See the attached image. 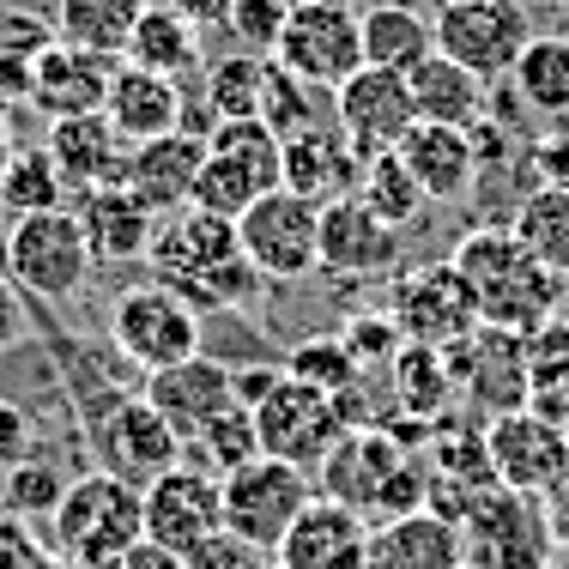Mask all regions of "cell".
Masks as SVG:
<instances>
[{
	"label": "cell",
	"mask_w": 569,
	"mask_h": 569,
	"mask_svg": "<svg viewBox=\"0 0 569 569\" xmlns=\"http://www.w3.org/2000/svg\"><path fill=\"white\" fill-rule=\"evenodd\" d=\"M449 261H455V273L467 279L485 328H509V333H527V340H533V333L558 316V297H563L558 273H546V267L521 249L515 230H503V224L467 230Z\"/></svg>",
	"instance_id": "6da1fadb"
},
{
	"label": "cell",
	"mask_w": 569,
	"mask_h": 569,
	"mask_svg": "<svg viewBox=\"0 0 569 569\" xmlns=\"http://www.w3.org/2000/svg\"><path fill=\"white\" fill-rule=\"evenodd\" d=\"M56 521V546L67 563H98V558H121L133 539H146V491L116 472L91 467L86 479L67 485Z\"/></svg>",
	"instance_id": "7a4b0ae2"
},
{
	"label": "cell",
	"mask_w": 569,
	"mask_h": 569,
	"mask_svg": "<svg viewBox=\"0 0 569 569\" xmlns=\"http://www.w3.org/2000/svg\"><path fill=\"white\" fill-rule=\"evenodd\" d=\"M7 279L37 303H67L79 297V284L91 279V242L79 230L73 207H49V212H24L7 230V254H0Z\"/></svg>",
	"instance_id": "3957f363"
},
{
	"label": "cell",
	"mask_w": 569,
	"mask_h": 569,
	"mask_svg": "<svg viewBox=\"0 0 569 569\" xmlns=\"http://www.w3.org/2000/svg\"><path fill=\"white\" fill-rule=\"evenodd\" d=\"M273 67L297 73L316 91H340L351 73L363 67V24L346 0H291L284 31L273 43Z\"/></svg>",
	"instance_id": "277c9868"
},
{
	"label": "cell",
	"mask_w": 569,
	"mask_h": 569,
	"mask_svg": "<svg viewBox=\"0 0 569 569\" xmlns=\"http://www.w3.org/2000/svg\"><path fill=\"white\" fill-rule=\"evenodd\" d=\"M110 340L128 363H140L146 376L170 370V363L200 351V309L188 297H176L170 284H133L110 303Z\"/></svg>",
	"instance_id": "5b68a950"
},
{
	"label": "cell",
	"mask_w": 569,
	"mask_h": 569,
	"mask_svg": "<svg viewBox=\"0 0 569 569\" xmlns=\"http://www.w3.org/2000/svg\"><path fill=\"white\" fill-rule=\"evenodd\" d=\"M219 491H224V533L249 539L254 551H267V558L279 551L284 527H291L297 515L309 509V497H316L309 491V472L291 467V460H273V455L224 472Z\"/></svg>",
	"instance_id": "8992f818"
},
{
	"label": "cell",
	"mask_w": 569,
	"mask_h": 569,
	"mask_svg": "<svg viewBox=\"0 0 569 569\" xmlns=\"http://www.w3.org/2000/svg\"><path fill=\"white\" fill-rule=\"evenodd\" d=\"M437 49L491 86V79H509V67L521 61V49L533 43V19H527L521 0H442L437 19Z\"/></svg>",
	"instance_id": "52a82bcc"
},
{
	"label": "cell",
	"mask_w": 569,
	"mask_h": 569,
	"mask_svg": "<svg viewBox=\"0 0 569 569\" xmlns=\"http://www.w3.org/2000/svg\"><path fill=\"white\" fill-rule=\"evenodd\" d=\"M182 449L188 442L176 437L170 418L146 395H121L91 418V455H98V467L128 479V485H140V491L152 479H164L170 467H182Z\"/></svg>",
	"instance_id": "ba28073f"
},
{
	"label": "cell",
	"mask_w": 569,
	"mask_h": 569,
	"mask_svg": "<svg viewBox=\"0 0 569 569\" xmlns=\"http://www.w3.org/2000/svg\"><path fill=\"white\" fill-rule=\"evenodd\" d=\"M346 430L351 425L340 412V395H328V388H316V382H297V376H284L273 395L254 406V437H261V455L291 460V467H303V472L321 467Z\"/></svg>",
	"instance_id": "9c48e42d"
},
{
	"label": "cell",
	"mask_w": 569,
	"mask_h": 569,
	"mask_svg": "<svg viewBox=\"0 0 569 569\" xmlns=\"http://www.w3.org/2000/svg\"><path fill=\"white\" fill-rule=\"evenodd\" d=\"M316 230H321L316 200L291 194V188H273V194H261L237 219V242L261 279L297 284V279L316 273Z\"/></svg>",
	"instance_id": "30bf717a"
},
{
	"label": "cell",
	"mask_w": 569,
	"mask_h": 569,
	"mask_svg": "<svg viewBox=\"0 0 569 569\" xmlns=\"http://www.w3.org/2000/svg\"><path fill=\"white\" fill-rule=\"evenodd\" d=\"M388 316H395L406 346H437V351H455L472 328H479V303H472L467 279L455 273V261L412 267V273L395 284Z\"/></svg>",
	"instance_id": "8fae6325"
},
{
	"label": "cell",
	"mask_w": 569,
	"mask_h": 569,
	"mask_svg": "<svg viewBox=\"0 0 569 569\" xmlns=\"http://www.w3.org/2000/svg\"><path fill=\"white\" fill-rule=\"evenodd\" d=\"M242 242H237V219H219V212H164L152 230V249H146V267H152L158 284H170L176 297H194L200 284L219 273L224 261H237Z\"/></svg>",
	"instance_id": "7c38bea8"
},
{
	"label": "cell",
	"mask_w": 569,
	"mask_h": 569,
	"mask_svg": "<svg viewBox=\"0 0 569 569\" xmlns=\"http://www.w3.org/2000/svg\"><path fill=\"white\" fill-rule=\"evenodd\" d=\"M212 533H224V491L207 467H170L164 479L146 485V539L170 551H194L207 546Z\"/></svg>",
	"instance_id": "4fadbf2b"
},
{
	"label": "cell",
	"mask_w": 569,
	"mask_h": 569,
	"mask_svg": "<svg viewBox=\"0 0 569 569\" xmlns=\"http://www.w3.org/2000/svg\"><path fill=\"white\" fill-rule=\"evenodd\" d=\"M485 460H491V472L503 479V491H551L558 479H569V442L563 430L551 425V418L539 412H503L491 418V437H485Z\"/></svg>",
	"instance_id": "5bb4252c"
},
{
	"label": "cell",
	"mask_w": 569,
	"mask_h": 569,
	"mask_svg": "<svg viewBox=\"0 0 569 569\" xmlns=\"http://www.w3.org/2000/svg\"><path fill=\"white\" fill-rule=\"evenodd\" d=\"M333 121L363 158L395 152L412 128V91H406V73H388V67H358L340 91H333Z\"/></svg>",
	"instance_id": "9a60e30c"
},
{
	"label": "cell",
	"mask_w": 569,
	"mask_h": 569,
	"mask_svg": "<svg viewBox=\"0 0 569 569\" xmlns=\"http://www.w3.org/2000/svg\"><path fill=\"white\" fill-rule=\"evenodd\" d=\"M449 363H455V382H467L472 400L491 406V418L521 412L527 395H533V351H527V333L485 328L479 321V328L449 351Z\"/></svg>",
	"instance_id": "2e32d148"
},
{
	"label": "cell",
	"mask_w": 569,
	"mask_h": 569,
	"mask_svg": "<svg viewBox=\"0 0 569 569\" xmlns=\"http://www.w3.org/2000/svg\"><path fill=\"white\" fill-rule=\"evenodd\" d=\"M412 467V460L400 455L395 437H382V430H346L340 442H333V455L321 460V479H328V497L346 509H376V515H395L400 497H395V479Z\"/></svg>",
	"instance_id": "e0dca14e"
},
{
	"label": "cell",
	"mask_w": 569,
	"mask_h": 569,
	"mask_svg": "<svg viewBox=\"0 0 569 569\" xmlns=\"http://www.w3.org/2000/svg\"><path fill=\"white\" fill-rule=\"evenodd\" d=\"M400 261V230L382 224L358 194L328 200L316 230V267L333 279H376Z\"/></svg>",
	"instance_id": "ac0fdd59"
},
{
	"label": "cell",
	"mask_w": 569,
	"mask_h": 569,
	"mask_svg": "<svg viewBox=\"0 0 569 569\" xmlns=\"http://www.w3.org/2000/svg\"><path fill=\"white\" fill-rule=\"evenodd\" d=\"M140 395L170 418L176 437L194 442L200 430L212 425V418L237 406V370H230V363H219V358H200V351H194V358L170 363V370H152Z\"/></svg>",
	"instance_id": "d6986e66"
},
{
	"label": "cell",
	"mask_w": 569,
	"mask_h": 569,
	"mask_svg": "<svg viewBox=\"0 0 569 569\" xmlns=\"http://www.w3.org/2000/svg\"><path fill=\"white\" fill-rule=\"evenodd\" d=\"M273 558L284 569H370V521L333 497H309V509L284 527Z\"/></svg>",
	"instance_id": "ffe728a7"
},
{
	"label": "cell",
	"mask_w": 569,
	"mask_h": 569,
	"mask_svg": "<svg viewBox=\"0 0 569 569\" xmlns=\"http://www.w3.org/2000/svg\"><path fill=\"white\" fill-rule=\"evenodd\" d=\"M207 164V140L200 133H158V140L128 146V170H121V188L140 194L146 212H182L188 194H194V176Z\"/></svg>",
	"instance_id": "44dd1931"
},
{
	"label": "cell",
	"mask_w": 569,
	"mask_h": 569,
	"mask_svg": "<svg viewBox=\"0 0 569 569\" xmlns=\"http://www.w3.org/2000/svg\"><path fill=\"white\" fill-rule=\"evenodd\" d=\"M110 79H116V61L110 56H91V49H73V43H49L31 67V110L61 121V116H91L103 110L110 98Z\"/></svg>",
	"instance_id": "7402d4cb"
},
{
	"label": "cell",
	"mask_w": 569,
	"mask_h": 569,
	"mask_svg": "<svg viewBox=\"0 0 569 569\" xmlns=\"http://www.w3.org/2000/svg\"><path fill=\"white\" fill-rule=\"evenodd\" d=\"M363 164H370V158H363L358 146L340 133V121H333V128H321V121H316V128H303L297 140H284V182L279 188H291V194L328 207V200L358 194Z\"/></svg>",
	"instance_id": "603a6c76"
},
{
	"label": "cell",
	"mask_w": 569,
	"mask_h": 569,
	"mask_svg": "<svg viewBox=\"0 0 569 569\" xmlns=\"http://www.w3.org/2000/svg\"><path fill=\"white\" fill-rule=\"evenodd\" d=\"M73 212H79V230H86V242H91V261H103V267L146 261L152 230H158V212H146L133 188H121V182L86 188Z\"/></svg>",
	"instance_id": "cb8c5ba5"
},
{
	"label": "cell",
	"mask_w": 569,
	"mask_h": 569,
	"mask_svg": "<svg viewBox=\"0 0 569 569\" xmlns=\"http://www.w3.org/2000/svg\"><path fill=\"white\" fill-rule=\"evenodd\" d=\"M43 152L56 158L61 182L79 188V194H86V188H103V182H121V170H128V140L110 128V116H103V110L49 121Z\"/></svg>",
	"instance_id": "d4e9b609"
},
{
	"label": "cell",
	"mask_w": 569,
	"mask_h": 569,
	"mask_svg": "<svg viewBox=\"0 0 569 569\" xmlns=\"http://www.w3.org/2000/svg\"><path fill=\"white\" fill-rule=\"evenodd\" d=\"M103 116H110V128L128 146L176 133L182 128V79H164V73H146V67L121 61L110 79V98H103Z\"/></svg>",
	"instance_id": "484cf974"
},
{
	"label": "cell",
	"mask_w": 569,
	"mask_h": 569,
	"mask_svg": "<svg viewBox=\"0 0 569 569\" xmlns=\"http://www.w3.org/2000/svg\"><path fill=\"white\" fill-rule=\"evenodd\" d=\"M395 152H400V164L412 170V182L425 188V200H460L472 188V176H479V152H472V133L467 128L412 121Z\"/></svg>",
	"instance_id": "4316f807"
},
{
	"label": "cell",
	"mask_w": 569,
	"mask_h": 569,
	"mask_svg": "<svg viewBox=\"0 0 569 569\" xmlns=\"http://www.w3.org/2000/svg\"><path fill=\"white\" fill-rule=\"evenodd\" d=\"M406 91H412V116L418 121H442V128H479L485 103H491L485 79L472 73V67L449 61L442 49H430V56L406 73Z\"/></svg>",
	"instance_id": "83f0119b"
},
{
	"label": "cell",
	"mask_w": 569,
	"mask_h": 569,
	"mask_svg": "<svg viewBox=\"0 0 569 569\" xmlns=\"http://www.w3.org/2000/svg\"><path fill=\"white\" fill-rule=\"evenodd\" d=\"M460 527L437 509L395 515L382 533H370V569H460Z\"/></svg>",
	"instance_id": "f1b7e54d"
},
{
	"label": "cell",
	"mask_w": 569,
	"mask_h": 569,
	"mask_svg": "<svg viewBox=\"0 0 569 569\" xmlns=\"http://www.w3.org/2000/svg\"><path fill=\"white\" fill-rule=\"evenodd\" d=\"M358 24H363V67L412 73V67L437 49V31H430V19L412 0H376V7L358 12Z\"/></svg>",
	"instance_id": "f546056e"
},
{
	"label": "cell",
	"mask_w": 569,
	"mask_h": 569,
	"mask_svg": "<svg viewBox=\"0 0 569 569\" xmlns=\"http://www.w3.org/2000/svg\"><path fill=\"white\" fill-rule=\"evenodd\" d=\"M121 61L146 67V73H164V79H188V73H200L207 49H200V31L182 19V12H170L164 0H146V12H140V24H133L128 56Z\"/></svg>",
	"instance_id": "4dcf8cb0"
},
{
	"label": "cell",
	"mask_w": 569,
	"mask_h": 569,
	"mask_svg": "<svg viewBox=\"0 0 569 569\" xmlns=\"http://www.w3.org/2000/svg\"><path fill=\"white\" fill-rule=\"evenodd\" d=\"M146 0H56V37L91 56H128V37L140 24Z\"/></svg>",
	"instance_id": "1f68e13d"
},
{
	"label": "cell",
	"mask_w": 569,
	"mask_h": 569,
	"mask_svg": "<svg viewBox=\"0 0 569 569\" xmlns=\"http://www.w3.org/2000/svg\"><path fill=\"white\" fill-rule=\"evenodd\" d=\"M509 91L527 103L533 116H551L563 121L569 116V37L533 31V43L521 49V61L509 67Z\"/></svg>",
	"instance_id": "d6a6232c"
},
{
	"label": "cell",
	"mask_w": 569,
	"mask_h": 569,
	"mask_svg": "<svg viewBox=\"0 0 569 569\" xmlns=\"http://www.w3.org/2000/svg\"><path fill=\"white\" fill-rule=\"evenodd\" d=\"M515 237L546 273L569 279V182H546L515 207Z\"/></svg>",
	"instance_id": "836d02e7"
},
{
	"label": "cell",
	"mask_w": 569,
	"mask_h": 569,
	"mask_svg": "<svg viewBox=\"0 0 569 569\" xmlns=\"http://www.w3.org/2000/svg\"><path fill=\"white\" fill-rule=\"evenodd\" d=\"M455 363H449V351H437V346H400L395 351V400H400V412H412V418H437L442 406L455 400Z\"/></svg>",
	"instance_id": "e575fe53"
},
{
	"label": "cell",
	"mask_w": 569,
	"mask_h": 569,
	"mask_svg": "<svg viewBox=\"0 0 569 569\" xmlns=\"http://www.w3.org/2000/svg\"><path fill=\"white\" fill-rule=\"evenodd\" d=\"M207 152L242 164L261 188H279L284 182V140L267 128L261 116H230V121H219V128L207 133Z\"/></svg>",
	"instance_id": "d590c367"
},
{
	"label": "cell",
	"mask_w": 569,
	"mask_h": 569,
	"mask_svg": "<svg viewBox=\"0 0 569 569\" xmlns=\"http://www.w3.org/2000/svg\"><path fill=\"white\" fill-rule=\"evenodd\" d=\"M67 200V182L56 170V158L43 152V146H19V152L7 158V170H0V207L12 212V219H24V212H49Z\"/></svg>",
	"instance_id": "8d00e7d4"
},
{
	"label": "cell",
	"mask_w": 569,
	"mask_h": 569,
	"mask_svg": "<svg viewBox=\"0 0 569 569\" xmlns=\"http://www.w3.org/2000/svg\"><path fill=\"white\" fill-rule=\"evenodd\" d=\"M261 79H267V61L261 56L230 49V56H219L212 67H200V98H207V110L219 116V121L254 116V110H261Z\"/></svg>",
	"instance_id": "74e56055"
},
{
	"label": "cell",
	"mask_w": 569,
	"mask_h": 569,
	"mask_svg": "<svg viewBox=\"0 0 569 569\" xmlns=\"http://www.w3.org/2000/svg\"><path fill=\"white\" fill-rule=\"evenodd\" d=\"M358 200H363V207H370L382 224H395V230H406L418 212H425V188L412 182V170L400 164V152H382V158H370V164H363Z\"/></svg>",
	"instance_id": "f35d334b"
},
{
	"label": "cell",
	"mask_w": 569,
	"mask_h": 569,
	"mask_svg": "<svg viewBox=\"0 0 569 569\" xmlns=\"http://www.w3.org/2000/svg\"><path fill=\"white\" fill-rule=\"evenodd\" d=\"M200 460L194 467H207L212 479H224V472L249 467V460H261V437H254V412L249 406H230V412H219L207 430H200L194 442H188Z\"/></svg>",
	"instance_id": "ab89813d"
},
{
	"label": "cell",
	"mask_w": 569,
	"mask_h": 569,
	"mask_svg": "<svg viewBox=\"0 0 569 569\" xmlns=\"http://www.w3.org/2000/svg\"><path fill=\"white\" fill-rule=\"evenodd\" d=\"M261 194H273V188H261L242 164H230V158L207 152V164H200V176H194V194H188V207L219 212V219H242V212H249Z\"/></svg>",
	"instance_id": "60d3db41"
},
{
	"label": "cell",
	"mask_w": 569,
	"mask_h": 569,
	"mask_svg": "<svg viewBox=\"0 0 569 569\" xmlns=\"http://www.w3.org/2000/svg\"><path fill=\"white\" fill-rule=\"evenodd\" d=\"M267 121V128L279 133V140H297L303 128H316L321 110H316V86H303L297 73H284V67L267 61V79H261V110H254Z\"/></svg>",
	"instance_id": "b9f144b4"
},
{
	"label": "cell",
	"mask_w": 569,
	"mask_h": 569,
	"mask_svg": "<svg viewBox=\"0 0 569 569\" xmlns=\"http://www.w3.org/2000/svg\"><path fill=\"white\" fill-rule=\"evenodd\" d=\"M67 497V479L49 460H19V467H7V485H0V509L24 515V521H37V515H56Z\"/></svg>",
	"instance_id": "7bdbcfd3"
},
{
	"label": "cell",
	"mask_w": 569,
	"mask_h": 569,
	"mask_svg": "<svg viewBox=\"0 0 569 569\" xmlns=\"http://www.w3.org/2000/svg\"><path fill=\"white\" fill-rule=\"evenodd\" d=\"M284 376H297V382H316L328 388V395H346L351 382H358V363H351V351L340 346V333H328V340H303L284 358Z\"/></svg>",
	"instance_id": "ee69618b"
},
{
	"label": "cell",
	"mask_w": 569,
	"mask_h": 569,
	"mask_svg": "<svg viewBox=\"0 0 569 569\" xmlns=\"http://www.w3.org/2000/svg\"><path fill=\"white\" fill-rule=\"evenodd\" d=\"M284 12H291V0H230V19H224V31H230V43L242 49V56H273V43H279V31H284Z\"/></svg>",
	"instance_id": "f6af8a7d"
},
{
	"label": "cell",
	"mask_w": 569,
	"mask_h": 569,
	"mask_svg": "<svg viewBox=\"0 0 569 569\" xmlns=\"http://www.w3.org/2000/svg\"><path fill=\"white\" fill-rule=\"evenodd\" d=\"M340 346L351 351V363H358V370H370V363H382V358L395 363V351H400L406 340H400L395 316H358V321L340 333Z\"/></svg>",
	"instance_id": "bcb514c9"
},
{
	"label": "cell",
	"mask_w": 569,
	"mask_h": 569,
	"mask_svg": "<svg viewBox=\"0 0 569 569\" xmlns=\"http://www.w3.org/2000/svg\"><path fill=\"white\" fill-rule=\"evenodd\" d=\"M56 43V19H43V12H24V7H7L0 12V56H43V49Z\"/></svg>",
	"instance_id": "7dc6e473"
},
{
	"label": "cell",
	"mask_w": 569,
	"mask_h": 569,
	"mask_svg": "<svg viewBox=\"0 0 569 569\" xmlns=\"http://www.w3.org/2000/svg\"><path fill=\"white\" fill-rule=\"evenodd\" d=\"M188 569H273V558L254 551L249 539H237V533H212L207 546L188 551Z\"/></svg>",
	"instance_id": "c3c4849f"
},
{
	"label": "cell",
	"mask_w": 569,
	"mask_h": 569,
	"mask_svg": "<svg viewBox=\"0 0 569 569\" xmlns=\"http://www.w3.org/2000/svg\"><path fill=\"white\" fill-rule=\"evenodd\" d=\"M31 455H37V418L24 412L19 400L0 395V472L19 467V460H31Z\"/></svg>",
	"instance_id": "681fc988"
},
{
	"label": "cell",
	"mask_w": 569,
	"mask_h": 569,
	"mask_svg": "<svg viewBox=\"0 0 569 569\" xmlns=\"http://www.w3.org/2000/svg\"><path fill=\"white\" fill-rule=\"evenodd\" d=\"M43 558V539H37V527L24 521V515L0 509V569H24Z\"/></svg>",
	"instance_id": "f907efd6"
},
{
	"label": "cell",
	"mask_w": 569,
	"mask_h": 569,
	"mask_svg": "<svg viewBox=\"0 0 569 569\" xmlns=\"http://www.w3.org/2000/svg\"><path fill=\"white\" fill-rule=\"evenodd\" d=\"M19 340H31V297L0 273V351L19 346Z\"/></svg>",
	"instance_id": "816d5d0a"
},
{
	"label": "cell",
	"mask_w": 569,
	"mask_h": 569,
	"mask_svg": "<svg viewBox=\"0 0 569 569\" xmlns=\"http://www.w3.org/2000/svg\"><path fill=\"white\" fill-rule=\"evenodd\" d=\"M284 382V363H249V370H237V406H261L273 388Z\"/></svg>",
	"instance_id": "f5cc1de1"
},
{
	"label": "cell",
	"mask_w": 569,
	"mask_h": 569,
	"mask_svg": "<svg viewBox=\"0 0 569 569\" xmlns=\"http://www.w3.org/2000/svg\"><path fill=\"white\" fill-rule=\"evenodd\" d=\"M31 56H0V110L12 103H31Z\"/></svg>",
	"instance_id": "db71d44e"
},
{
	"label": "cell",
	"mask_w": 569,
	"mask_h": 569,
	"mask_svg": "<svg viewBox=\"0 0 569 569\" xmlns=\"http://www.w3.org/2000/svg\"><path fill=\"white\" fill-rule=\"evenodd\" d=\"M121 569H188V558L170 546H158V539H133V546L121 551Z\"/></svg>",
	"instance_id": "11a10c76"
},
{
	"label": "cell",
	"mask_w": 569,
	"mask_h": 569,
	"mask_svg": "<svg viewBox=\"0 0 569 569\" xmlns=\"http://www.w3.org/2000/svg\"><path fill=\"white\" fill-rule=\"evenodd\" d=\"M170 12H182L194 31H224V19H230V0H164Z\"/></svg>",
	"instance_id": "9f6ffc18"
},
{
	"label": "cell",
	"mask_w": 569,
	"mask_h": 569,
	"mask_svg": "<svg viewBox=\"0 0 569 569\" xmlns=\"http://www.w3.org/2000/svg\"><path fill=\"white\" fill-rule=\"evenodd\" d=\"M12 152H19V146H12V121H7V110H0V170H7Z\"/></svg>",
	"instance_id": "6f0895ef"
},
{
	"label": "cell",
	"mask_w": 569,
	"mask_h": 569,
	"mask_svg": "<svg viewBox=\"0 0 569 569\" xmlns=\"http://www.w3.org/2000/svg\"><path fill=\"white\" fill-rule=\"evenodd\" d=\"M24 569H67V558H56V551H43L37 563H24Z\"/></svg>",
	"instance_id": "680465c9"
},
{
	"label": "cell",
	"mask_w": 569,
	"mask_h": 569,
	"mask_svg": "<svg viewBox=\"0 0 569 569\" xmlns=\"http://www.w3.org/2000/svg\"><path fill=\"white\" fill-rule=\"evenodd\" d=\"M273 569H284V563H273Z\"/></svg>",
	"instance_id": "91938a15"
},
{
	"label": "cell",
	"mask_w": 569,
	"mask_h": 569,
	"mask_svg": "<svg viewBox=\"0 0 569 569\" xmlns=\"http://www.w3.org/2000/svg\"><path fill=\"white\" fill-rule=\"evenodd\" d=\"M346 7H351V0H346Z\"/></svg>",
	"instance_id": "94428289"
}]
</instances>
